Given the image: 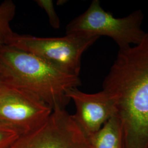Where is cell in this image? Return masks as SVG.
Returning a JSON list of instances; mask_svg holds the SVG:
<instances>
[{"instance_id": "obj_1", "label": "cell", "mask_w": 148, "mask_h": 148, "mask_svg": "<svg viewBox=\"0 0 148 148\" xmlns=\"http://www.w3.org/2000/svg\"><path fill=\"white\" fill-rule=\"evenodd\" d=\"M103 90L114 101L125 148H148V32L139 44L120 49Z\"/></svg>"}, {"instance_id": "obj_2", "label": "cell", "mask_w": 148, "mask_h": 148, "mask_svg": "<svg viewBox=\"0 0 148 148\" xmlns=\"http://www.w3.org/2000/svg\"><path fill=\"white\" fill-rule=\"evenodd\" d=\"M0 76L5 85L38 97L52 109H65L69 90L81 85L79 76L66 74L35 55L13 46L0 47Z\"/></svg>"}, {"instance_id": "obj_3", "label": "cell", "mask_w": 148, "mask_h": 148, "mask_svg": "<svg viewBox=\"0 0 148 148\" xmlns=\"http://www.w3.org/2000/svg\"><path fill=\"white\" fill-rule=\"evenodd\" d=\"M143 19L140 11L124 18H115L103 9L99 0H93L84 13L67 25L66 35L106 36L113 39L120 49H123L142 41L146 34L141 27Z\"/></svg>"}, {"instance_id": "obj_4", "label": "cell", "mask_w": 148, "mask_h": 148, "mask_svg": "<svg viewBox=\"0 0 148 148\" xmlns=\"http://www.w3.org/2000/svg\"><path fill=\"white\" fill-rule=\"evenodd\" d=\"M98 38L77 35L39 37L18 34L10 46L32 53L66 74L79 76L83 53Z\"/></svg>"}, {"instance_id": "obj_5", "label": "cell", "mask_w": 148, "mask_h": 148, "mask_svg": "<svg viewBox=\"0 0 148 148\" xmlns=\"http://www.w3.org/2000/svg\"><path fill=\"white\" fill-rule=\"evenodd\" d=\"M53 109L36 95L9 85L0 88V126L20 135L37 129Z\"/></svg>"}, {"instance_id": "obj_6", "label": "cell", "mask_w": 148, "mask_h": 148, "mask_svg": "<svg viewBox=\"0 0 148 148\" xmlns=\"http://www.w3.org/2000/svg\"><path fill=\"white\" fill-rule=\"evenodd\" d=\"M9 148H92L90 140L65 109H53L36 130L21 135Z\"/></svg>"}, {"instance_id": "obj_7", "label": "cell", "mask_w": 148, "mask_h": 148, "mask_svg": "<svg viewBox=\"0 0 148 148\" xmlns=\"http://www.w3.org/2000/svg\"><path fill=\"white\" fill-rule=\"evenodd\" d=\"M67 96L75 106L76 111L73 118L88 138L97 132L116 114L114 101L103 90L90 94L75 88L70 90Z\"/></svg>"}, {"instance_id": "obj_8", "label": "cell", "mask_w": 148, "mask_h": 148, "mask_svg": "<svg viewBox=\"0 0 148 148\" xmlns=\"http://www.w3.org/2000/svg\"><path fill=\"white\" fill-rule=\"evenodd\" d=\"M88 139L92 148H125L121 123L116 114Z\"/></svg>"}, {"instance_id": "obj_9", "label": "cell", "mask_w": 148, "mask_h": 148, "mask_svg": "<svg viewBox=\"0 0 148 148\" xmlns=\"http://www.w3.org/2000/svg\"><path fill=\"white\" fill-rule=\"evenodd\" d=\"M16 13V5L12 0H5L0 4V47L10 45L18 34L11 27Z\"/></svg>"}, {"instance_id": "obj_10", "label": "cell", "mask_w": 148, "mask_h": 148, "mask_svg": "<svg viewBox=\"0 0 148 148\" xmlns=\"http://www.w3.org/2000/svg\"><path fill=\"white\" fill-rule=\"evenodd\" d=\"M36 4L43 9L47 14L49 24L55 29L60 27V21L56 11L52 0H36Z\"/></svg>"}, {"instance_id": "obj_11", "label": "cell", "mask_w": 148, "mask_h": 148, "mask_svg": "<svg viewBox=\"0 0 148 148\" xmlns=\"http://www.w3.org/2000/svg\"><path fill=\"white\" fill-rule=\"evenodd\" d=\"M21 135L5 127L0 126V148H9Z\"/></svg>"}, {"instance_id": "obj_12", "label": "cell", "mask_w": 148, "mask_h": 148, "mask_svg": "<svg viewBox=\"0 0 148 148\" xmlns=\"http://www.w3.org/2000/svg\"><path fill=\"white\" fill-rule=\"evenodd\" d=\"M4 85H5V84H4L3 82V80H2L1 77V76H0V88H1V87H2Z\"/></svg>"}]
</instances>
